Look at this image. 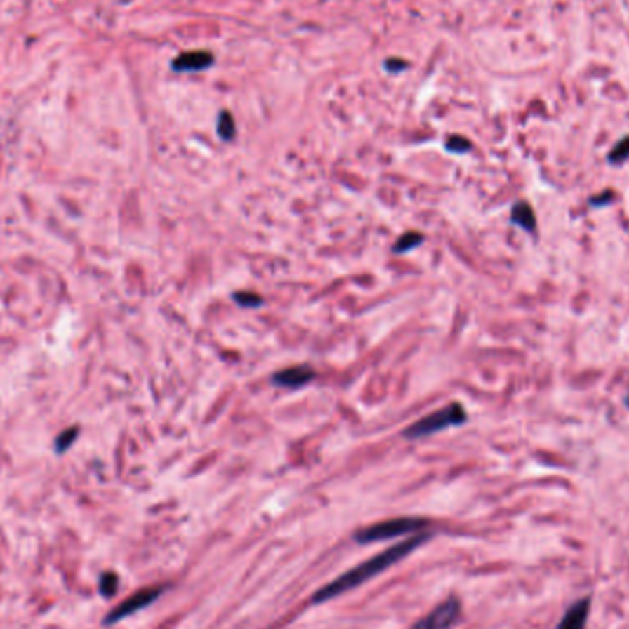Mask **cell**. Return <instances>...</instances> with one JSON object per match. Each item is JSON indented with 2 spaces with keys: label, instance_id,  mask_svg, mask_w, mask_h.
Here are the masks:
<instances>
[{
  "label": "cell",
  "instance_id": "6da1fadb",
  "mask_svg": "<svg viewBox=\"0 0 629 629\" xmlns=\"http://www.w3.org/2000/svg\"><path fill=\"white\" fill-rule=\"evenodd\" d=\"M429 538H431V534L427 532L414 534L412 538L405 539L402 543H396V545L388 547L387 550L379 552V554L372 556L366 562L359 563L357 567L346 571L339 578H335L333 581L326 583L324 587H320L313 595V604H324V602H329L331 598H337V596L344 595V592H348V590L355 589V587L363 585L368 580L379 576L381 572H385L387 569H390V567H394L396 563L402 562V560H405L418 547H421L423 543L429 541Z\"/></svg>",
  "mask_w": 629,
  "mask_h": 629
},
{
  "label": "cell",
  "instance_id": "7a4b0ae2",
  "mask_svg": "<svg viewBox=\"0 0 629 629\" xmlns=\"http://www.w3.org/2000/svg\"><path fill=\"white\" fill-rule=\"evenodd\" d=\"M429 527L425 519L420 517H396L388 519V521H381V523H376L372 527H366L363 530H359L354 536V539L357 543H368L373 541H387V539L402 538V536H411V534H420L425 532V528Z\"/></svg>",
  "mask_w": 629,
  "mask_h": 629
},
{
  "label": "cell",
  "instance_id": "3957f363",
  "mask_svg": "<svg viewBox=\"0 0 629 629\" xmlns=\"http://www.w3.org/2000/svg\"><path fill=\"white\" fill-rule=\"evenodd\" d=\"M465 420H468V414H465L464 406L460 403H451V405L444 406L440 411L427 414L425 418H421L416 423H412L405 431V436L406 438H423V436L444 431L447 427L460 425Z\"/></svg>",
  "mask_w": 629,
  "mask_h": 629
},
{
  "label": "cell",
  "instance_id": "277c9868",
  "mask_svg": "<svg viewBox=\"0 0 629 629\" xmlns=\"http://www.w3.org/2000/svg\"><path fill=\"white\" fill-rule=\"evenodd\" d=\"M162 592H164V587H160V585L140 589L138 592H135V595H131L129 598H126V600L121 602L120 605H117L114 609L109 611L105 618H103V625L117 624V622H120V620L135 615V613L145 609V607H150V605L153 604V602H155L160 595H162Z\"/></svg>",
  "mask_w": 629,
  "mask_h": 629
},
{
  "label": "cell",
  "instance_id": "5b68a950",
  "mask_svg": "<svg viewBox=\"0 0 629 629\" xmlns=\"http://www.w3.org/2000/svg\"><path fill=\"white\" fill-rule=\"evenodd\" d=\"M460 613H462V605L458 598L451 596L440 605H436L429 615L418 620L411 629H453L458 624Z\"/></svg>",
  "mask_w": 629,
  "mask_h": 629
},
{
  "label": "cell",
  "instance_id": "8992f818",
  "mask_svg": "<svg viewBox=\"0 0 629 629\" xmlns=\"http://www.w3.org/2000/svg\"><path fill=\"white\" fill-rule=\"evenodd\" d=\"M590 605H592V598L589 595L574 602L565 611V615L562 616L556 629H585L587 620H589Z\"/></svg>",
  "mask_w": 629,
  "mask_h": 629
},
{
  "label": "cell",
  "instance_id": "52a82bcc",
  "mask_svg": "<svg viewBox=\"0 0 629 629\" xmlns=\"http://www.w3.org/2000/svg\"><path fill=\"white\" fill-rule=\"evenodd\" d=\"M314 370L311 366H305V364H296V366H289V368H284L280 372L274 373V378L272 381L276 385H280V387H286V388H300L307 383H311L314 379Z\"/></svg>",
  "mask_w": 629,
  "mask_h": 629
},
{
  "label": "cell",
  "instance_id": "ba28073f",
  "mask_svg": "<svg viewBox=\"0 0 629 629\" xmlns=\"http://www.w3.org/2000/svg\"><path fill=\"white\" fill-rule=\"evenodd\" d=\"M510 221L528 234H534L538 230V218H536L532 204L528 203V201H517V203L513 204L512 213H510Z\"/></svg>",
  "mask_w": 629,
  "mask_h": 629
},
{
  "label": "cell",
  "instance_id": "9c48e42d",
  "mask_svg": "<svg viewBox=\"0 0 629 629\" xmlns=\"http://www.w3.org/2000/svg\"><path fill=\"white\" fill-rule=\"evenodd\" d=\"M213 63V55L208 52H186L180 53L173 61V68L179 72H199Z\"/></svg>",
  "mask_w": 629,
  "mask_h": 629
},
{
  "label": "cell",
  "instance_id": "30bf717a",
  "mask_svg": "<svg viewBox=\"0 0 629 629\" xmlns=\"http://www.w3.org/2000/svg\"><path fill=\"white\" fill-rule=\"evenodd\" d=\"M118 583H120V580H118V576L114 572L111 571L103 572L102 578H100V595H102L103 598H112V596L117 595Z\"/></svg>",
  "mask_w": 629,
  "mask_h": 629
},
{
  "label": "cell",
  "instance_id": "8fae6325",
  "mask_svg": "<svg viewBox=\"0 0 629 629\" xmlns=\"http://www.w3.org/2000/svg\"><path fill=\"white\" fill-rule=\"evenodd\" d=\"M607 160H609L611 164H624L625 160H629V136H625L624 140H620L618 144L611 150Z\"/></svg>",
  "mask_w": 629,
  "mask_h": 629
},
{
  "label": "cell",
  "instance_id": "7c38bea8",
  "mask_svg": "<svg viewBox=\"0 0 629 629\" xmlns=\"http://www.w3.org/2000/svg\"><path fill=\"white\" fill-rule=\"evenodd\" d=\"M423 241V236L418 232H406L405 236H402L397 239L396 247H394V252H409L412 251L414 247H418L420 243Z\"/></svg>",
  "mask_w": 629,
  "mask_h": 629
},
{
  "label": "cell",
  "instance_id": "4fadbf2b",
  "mask_svg": "<svg viewBox=\"0 0 629 629\" xmlns=\"http://www.w3.org/2000/svg\"><path fill=\"white\" fill-rule=\"evenodd\" d=\"M218 131L221 135V138L225 140H232L234 135H236V126H234V118L230 112H221L218 124Z\"/></svg>",
  "mask_w": 629,
  "mask_h": 629
},
{
  "label": "cell",
  "instance_id": "5bb4252c",
  "mask_svg": "<svg viewBox=\"0 0 629 629\" xmlns=\"http://www.w3.org/2000/svg\"><path fill=\"white\" fill-rule=\"evenodd\" d=\"M616 194L613 190H604L600 194H595L589 197V206L590 208H605V206H611L615 203Z\"/></svg>",
  "mask_w": 629,
  "mask_h": 629
},
{
  "label": "cell",
  "instance_id": "9a60e30c",
  "mask_svg": "<svg viewBox=\"0 0 629 629\" xmlns=\"http://www.w3.org/2000/svg\"><path fill=\"white\" fill-rule=\"evenodd\" d=\"M236 302L239 305H245V307H256V305H262V296L256 295V293H251V291H239L234 295Z\"/></svg>",
  "mask_w": 629,
  "mask_h": 629
},
{
  "label": "cell",
  "instance_id": "2e32d148",
  "mask_svg": "<svg viewBox=\"0 0 629 629\" xmlns=\"http://www.w3.org/2000/svg\"><path fill=\"white\" fill-rule=\"evenodd\" d=\"M447 150L453 151V153H464V151L471 150V144L465 138H460V136H453L447 142Z\"/></svg>",
  "mask_w": 629,
  "mask_h": 629
},
{
  "label": "cell",
  "instance_id": "e0dca14e",
  "mask_svg": "<svg viewBox=\"0 0 629 629\" xmlns=\"http://www.w3.org/2000/svg\"><path fill=\"white\" fill-rule=\"evenodd\" d=\"M387 67H388V68H392V67H396V65H394V63H387ZM397 67H405V65H403V63H397Z\"/></svg>",
  "mask_w": 629,
  "mask_h": 629
},
{
  "label": "cell",
  "instance_id": "ac0fdd59",
  "mask_svg": "<svg viewBox=\"0 0 629 629\" xmlns=\"http://www.w3.org/2000/svg\"><path fill=\"white\" fill-rule=\"evenodd\" d=\"M624 403H625V406H628V409H629V394L624 397Z\"/></svg>",
  "mask_w": 629,
  "mask_h": 629
}]
</instances>
